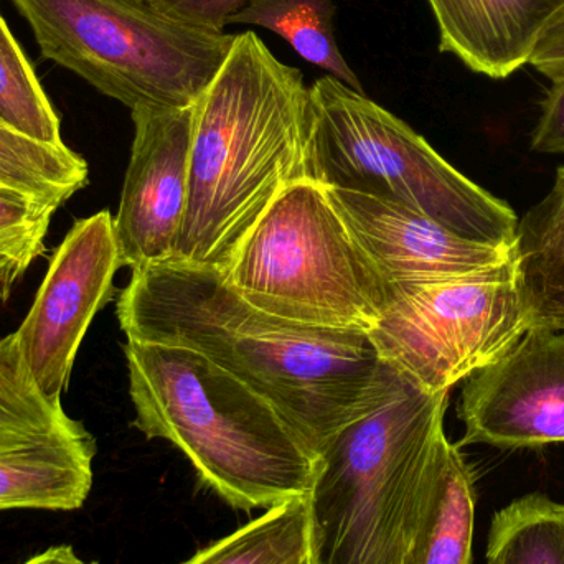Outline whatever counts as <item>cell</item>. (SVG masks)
I'll use <instances>...</instances> for the list:
<instances>
[{"label": "cell", "instance_id": "6da1fadb", "mask_svg": "<svg viewBox=\"0 0 564 564\" xmlns=\"http://www.w3.org/2000/svg\"><path fill=\"white\" fill-rule=\"evenodd\" d=\"M116 314L128 340L191 348L253 388L318 456L403 378L380 360L367 332L268 314L207 268L162 263L132 271Z\"/></svg>", "mask_w": 564, "mask_h": 564}, {"label": "cell", "instance_id": "7a4b0ae2", "mask_svg": "<svg viewBox=\"0 0 564 564\" xmlns=\"http://www.w3.org/2000/svg\"><path fill=\"white\" fill-rule=\"evenodd\" d=\"M311 88L248 32L194 105L187 210L171 263L225 273L267 208L308 178Z\"/></svg>", "mask_w": 564, "mask_h": 564}, {"label": "cell", "instance_id": "3957f363", "mask_svg": "<svg viewBox=\"0 0 564 564\" xmlns=\"http://www.w3.org/2000/svg\"><path fill=\"white\" fill-rule=\"evenodd\" d=\"M134 424L185 454L198 480L234 509L305 499L318 454L253 388L191 350L128 340Z\"/></svg>", "mask_w": 564, "mask_h": 564}, {"label": "cell", "instance_id": "277c9868", "mask_svg": "<svg viewBox=\"0 0 564 564\" xmlns=\"http://www.w3.org/2000/svg\"><path fill=\"white\" fill-rule=\"evenodd\" d=\"M449 391L401 378L318 456L307 496L312 564H404Z\"/></svg>", "mask_w": 564, "mask_h": 564}, {"label": "cell", "instance_id": "5b68a950", "mask_svg": "<svg viewBox=\"0 0 564 564\" xmlns=\"http://www.w3.org/2000/svg\"><path fill=\"white\" fill-rule=\"evenodd\" d=\"M311 181L400 205L464 240L512 250L516 212L444 161L406 122L330 75L311 86Z\"/></svg>", "mask_w": 564, "mask_h": 564}, {"label": "cell", "instance_id": "8992f818", "mask_svg": "<svg viewBox=\"0 0 564 564\" xmlns=\"http://www.w3.org/2000/svg\"><path fill=\"white\" fill-rule=\"evenodd\" d=\"M45 59L129 109L191 108L235 35L195 29L148 0H10Z\"/></svg>", "mask_w": 564, "mask_h": 564}, {"label": "cell", "instance_id": "52a82bcc", "mask_svg": "<svg viewBox=\"0 0 564 564\" xmlns=\"http://www.w3.org/2000/svg\"><path fill=\"white\" fill-rule=\"evenodd\" d=\"M224 274L248 304L311 327L368 334L387 304L377 268L311 178L267 208Z\"/></svg>", "mask_w": 564, "mask_h": 564}, {"label": "cell", "instance_id": "ba28073f", "mask_svg": "<svg viewBox=\"0 0 564 564\" xmlns=\"http://www.w3.org/2000/svg\"><path fill=\"white\" fill-rule=\"evenodd\" d=\"M527 330L510 261L470 276L387 284L383 314L368 337L391 370L441 393L496 361Z\"/></svg>", "mask_w": 564, "mask_h": 564}, {"label": "cell", "instance_id": "9c48e42d", "mask_svg": "<svg viewBox=\"0 0 564 564\" xmlns=\"http://www.w3.org/2000/svg\"><path fill=\"white\" fill-rule=\"evenodd\" d=\"M95 437L30 377L15 332L0 338V512L82 509Z\"/></svg>", "mask_w": 564, "mask_h": 564}, {"label": "cell", "instance_id": "30bf717a", "mask_svg": "<svg viewBox=\"0 0 564 564\" xmlns=\"http://www.w3.org/2000/svg\"><path fill=\"white\" fill-rule=\"evenodd\" d=\"M115 217L108 210L76 220L15 332L20 355L43 394L62 400L79 345L95 315L112 297L121 270Z\"/></svg>", "mask_w": 564, "mask_h": 564}, {"label": "cell", "instance_id": "8fae6325", "mask_svg": "<svg viewBox=\"0 0 564 564\" xmlns=\"http://www.w3.org/2000/svg\"><path fill=\"white\" fill-rule=\"evenodd\" d=\"M457 446L539 449L564 443V330L530 327L506 354L470 375Z\"/></svg>", "mask_w": 564, "mask_h": 564}, {"label": "cell", "instance_id": "7c38bea8", "mask_svg": "<svg viewBox=\"0 0 564 564\" xmlns=\"http://www.w3.org/2000/svg\"><path fill=\"white\" fill-rule=\"evenodd\" d=\"M134 141L115 217L122 268L171 263L187 210L194 106L135 108Z\"/></svg>", "mask_w": 564, "mask_h": 564}, {"label": "cell", "instance_id": "4fadbf2b", "mask_svg": "<svg viewBox=\"0 0 564 564\" xmlns=\"http://www.w3.org/2000/svg\"><path fill=\"white\" fill-rule=\"evenodd\" d=\"M327 192L384 284L470 276L512 261V250L464 240L400 205L334 188Z\"/></svg>", "mask_w": 564, "mask_h": 564}, {"label": "cell", "instance_id": "5bb4252c", "mask_svg": "<svg viewBox=\"0 0 564 564\" xmlns=\"http://www.w3.org/2000/svg\"><path fill=\"white\" fill-rule=\"evenodd\" d=\"M440 50L470 72L506 79L530 65L546 32L564 17V0H426Z\"/></svg>", "mask_w": 564, "mask_h": 564}, {"label": "cell", "instance_id": "9a60e30c", "mask_svg": "<svg viewBox=\"0 0 564 564\" xmlns=\"http://www.w3.org/2000/svg\"><path fill=\"white\" fill-rule=\"evenodd\" d=\"M476 499L473 467L441 434L404 564H473Z\"/></svg>", "mask_w": 564, "mask_h": 564}, {"label": "cell", "instance_id": "2e32d148", "mask_svg": "<svg viewBox=\"0 0 564 564\" xmlns=\"http://www.w3.org/2000/svg\"><path fill=\"white\" fill-rule=\"evenodd\" d=\"M512 263L529 328L564 330V165L552 191L517 224Z\"/></svg>", "mask_w": 564, "mask_h": 564}, {"label": "cell", "instance_id": "e0dca14e", "mask_svg": "<svg viewBox=\"0 0 564 564\" xmlns=\"http://www.w3.org/2000/svg\"><path fill=\"white\" fill-rule=\"evenodd\" d=\"M334 0H253L235 13L228 25H257L276 33L301 58L324 69L338 82L364 91L357 73L341 55L335 36Z\"/></svg>", "mask_w": 564, "mask_h": 564}, {"label": "cell", "instance_id": "ac0fdd59", "mask_svg": "<svg viewBox=\"0 0 564 564\" xmlns=\"http://www.w3.org/2000/svg\"><path fill=\"white\" fill-rule=\"evenodd\" d=\"M182 564H312L307 497L268 509Z\"/></svg>", "mask_w": 564, "mask_h": 564}, {"label": "cell", "instance_id": "d6986e66", "mask_svg": "<svg viewBox=\"0 0 564 564\" xmlns=\"http://www.w3.org/2000/svg\"><path fill=\"white\" fill-rule=\"evenodd\" d=\"M88 164L63 145L42 144L0 124V188L62 207L88 185Z\"/></svg>", "mask_w": 564, "mask_h": 564}, {"label": "cell", "instance_id": "ffe728a7", "mask_svg": "<svg viewBox=\"0 0 564 564\" xmlns=\"http://www.w3.org/2000/svg\"><path fill=\"white\" fill-rule=\"evenodd\" d=\"M487 564H564V503L533 492L494 516Z\"/></svg>", "mask_w": 564, "mask_h": 564}, {"label": "cell", "instance_id": "44dd1931", "mask_svg": "<svg viewBox=\"0 0 564 564\" xmlns=\"http://www.w3.org/2000/svg\"><path fill=\"white\" fill-rule=\"evenodd\" d=\"M0 124L42 144L63 148L59 118L25 52L0 13Z\"/></svg>", "mask_w": 564, "mask_h": 564}, {"label": "cell", "instance_id": "7402d4cb", "mask_svg": "<svg viewBox=\"0 0 564 564\" xmlns=\"http://www.w3.org/2000/svg\"><path fill=\"white\" fill-rule=\"evenodd\" d=\"M56 210L48 202L0 188V301H9L33 261L45 253Z\"/></svg>", "mask_w": 564, "mask_h": 564}, {"label": "cell", "instance_id": "603a6c76", "mask_svg": "<svg viewBox=\"0 0 564 564\" xmlns=\"http://www.w3.org/2000/svg\"><path fill=\"white\" fill-rule=\"evenodd\" d=\"M253 0H148L158 12L195 29L224 32L235 13Z\"/></svg>", "mask_w": 564, "mask_h": 564}, {"label": "cell", "instance_id": "cb8c5ba5", "mask_svg": "<svg viewBox=\"0 0 564 564\" xmlns=\"http://www.w3.org/2000/svg\"><path fill=\"white\" fill-rule=\"evenodd\" d=\"M532 149L540 154H564V76L553 79L532 134Z\"/></svg>", "mask_w": 564, "mask_h": 564}, {"label": "cell", "instance_id": "d4e9b609", "mask_svg": "<svg viewBox=\"0 0 564 564\" xmlns=\"http://www.w3.org/2000/svg\"><path fill=\"white\" fill-rule=\"evenodd\" d=\"M530 65L552 82L564 76V17L540 40Z\"/></svg>", "mask_w": 564, "mask_h": 564}, {"label": "cell", "instance_id": "484cf974", "mask_svg": "<svg viewBox=\"0 0 564 564\" xmlns=\"http://www.w3.org/2000/svg\"><path fill=\"white\" fill-rule=\"evenodd\" d=\"M23 564H98L96 562H85L76 555L72 546H53L40 555L33 556Z\"/></svg>", "mask_w": 564, "mask_h": 564}]
</instances>
